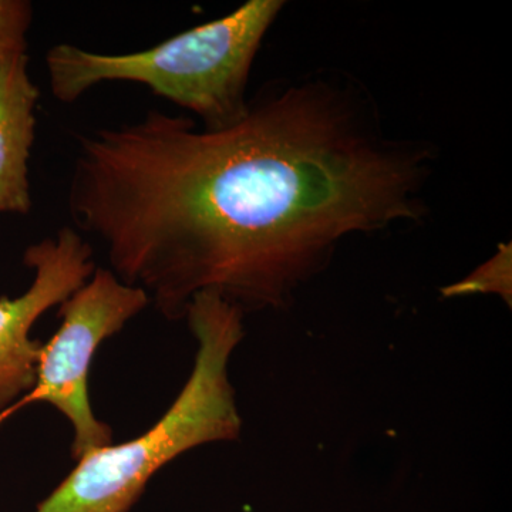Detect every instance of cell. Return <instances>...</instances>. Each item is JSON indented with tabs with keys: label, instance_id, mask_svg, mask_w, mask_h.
<instances>
[{
	"label": "cell",
	"instance_id": "6da1fadb",
	"mask_svg": "<svg viewBox=\"0 0 512 512\" xmlns=\"http://www.w3.org/2000/svg\"><path fill=\"white\" fill-rule=\"evenodd\" d=\"M431 153L382 131L348 79L272 86L220 130L150 110L77 138L67 204L110 271L164 318L197 293L278 309L342 239L426 214Z\"/></svg>",
	"mask_w": 512,
	"mask_h": 512
},
{
	"label": "cell",
	"instance_id": "ba28073f",
	"mask_svg": "<svg viewBox=\"0 0 512 512\" xmlns=\"http://www.w3.org/2000/svg\"><path fill=\"white\" fill-rule=\"evenodd\" d=\"M33 9L26 0H0V60L26 53Z\"/></svg>",
	"mask_w": 512,
	"mask_h": 512
},
{
	"label": "cell",
	"instance_id": "277c9868",
	"mask_svg": "<svg viewBox=\"0 0 512 512\" xmlns=\"http://www.w3.org/2000/svg\"><path fill=\"white\" fill-rule=\"evenodd\" d=\"M148 305L150 298L143 289L127 285L107 268H97L92 278L60 305L62 325L43 345L35 386L19 402L23 407L49 403L69 420L74 460L113 441L109 424L97 419L90 404V367L101 343L119 333Z\"/></svg>",
	"mask_w": 512,
	"mask_h": 512
},
{
	"label": "cell",
	"instance_id": "5b68a950",
	"mask_svg": "<svg viewBox=\"0 0 512 512\" xmlns=\"http://www.w3.org/2000/svg\"><path fill=\"white\" fill-rule=\"evenodd\" d=\"M92 255L89 242L69 227L26 249L23 262L35 272L32 285L18 298H0V413L35 386L43 343L30 338V330L92 278Z\"/></svg>",
	"mask_w": 512,
	"mask_h": 512
},
{
	"label": "cell",
	"instance_id": "9c48e42d",
	"mask_svg": "<svg viewBox=\"0 0 512 512\" xmlns=\"http://www.w3.org/2000/svg\"><path fill=\"white\" fill-rule=\"evenodd\" d=\"M19 409H22V404L16 402L13 406H10L9 409H6L5 412L0 413V424L8 419V417L12 416V414L18 412Z\"/></svg>",
	"mask_w": 512,
	"mask_h": 512
},
{
	"label": "cell",
	"instance_id": "52a82bcc",
	"mask_svg": "<svg viewBox=\"0 0 512 512\" xmlns=\"http://www.w3.org/2000/svg\"><path fill=\"white\" fill-rule=\"evenodd\" d=\"M511 245L501 244L497 254L477 268L470 276L457 284L444 288L443 295L447 298L453 296L474 295V293H497L508 306L512 302V262Z\"/></svg>",
	"mask_w": 512,
	"mask_h": 512
},
{
	"label": "cell",
	"instance_id": "8992f818",
	"mask_svg": "<svg viewBox=\"0 0 512 512\" xmlns=\"http://www.w3.org/2000/svg\"><path fill=\"white\" fill-rule=\"evenodd\" d=\"M39 99L28 53L0 60V214L25 215L32 208L29 158Z\"/></svg>",
	"mask_w": 512,
	"mask_h": 512
},
{
	"label": "cell",
	"instance_id": "3957f363",
	"mask_svg": "<svg viewBox=\"0 0 512 512\" xmlns=\"http://www.w3.org/2000/svg\"><path fill=\"white\" fill-rule=\"evenodd\" d=\"M284 5L251 0L231 15L138 52L111 55L59 43L46 53L50 89L56 100L73 103L101 83L143 84L197 114L208 130L232 126L247 114L252 64Z\"/></svg>",
	"mask_w": 512,
	"mask_h": 512
},
{
	"label": "cell",
	"instance_id": "7a4b0ae2",
	"mask_svg": "<svg viewBox=\"0 0 512 512\" xmlns=\"http://www.w3.org/2000/svg\"><path fill=\"white\" fill-rule=\"evenodd\" d=\"M185 318L197 339V356L170 409L136 439L96 448L77 460L33 512H128L170 461L202 444L238 439L242 421L228 362L244 339V313L218 293L201 292Z\"/></svg>",
	"mask_w": 512,
	"mask_h": 512
}]
</instances>
